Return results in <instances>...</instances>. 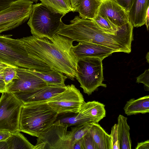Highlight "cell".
I'll list each match as a JSON object with an SVG mask.
<instances>
[{
    "mask_svg": "<svg viewBox=\"0 0 149 149\" xmlns=\"http://www.w3.org/2000/svg\"><path fill=\"white\" fill-rule=\"evenodd\" d=\"M68 25L63 23L57 34L73 41L102 45L112 49L114 52H131L133 27L129 22L120 27L114 34L105 32L93 20L77 16Z\"/></svg>",
    "mask_w": 149,
    "mask_h": 149,
    "instance_id": "cell-1",
    "label": "cell"
},
{
    "mask_svg": "<svg viewBox=\"0 0 149 149\" xmlns=\"http://www.w3.org/2000/svg\"><path fill=\"white\" fill-rule=\"evenodd\" d=\"M21 39L30 56L74 80L77 59L72 51L73 40L57 33L52 39L33 35Z\"/></svg>",
    "mask_w": 149,
    "mask_h": 149,
    "instance_id": "cell-2",
    "label": "cell"
},
{
    "mask_svg": "<svg viewBox=\"0 0 149 149\" xmlns=\"http://www.w3.org/2000/svg\"><path fill=\"white\" fill-rule=\"evenodd\" d=\"M11 35L0 34V61L16 68L49 71L53 69L43 61L29 54L21 38Z\"/></svg>",
    "mask_w": 149,
    "mask_h": 149,
    "instance_id": "cell-3",
    "label": "cell"
},
{
    "mask_svg": "<svg viewBox=\"0 0 149 149\" xmlns=\"http://www.w3.org/2000/svg\"><path fill=\"white\" fill-rule=\"evenodd\" d=\"M58 114L47 102L24 104L20 113L19 131L37 137L53 125Z\"/></svg>",
    "mask_w": 149,
    "mask_h": 149,
    "instance_id": "cell-4",
    "label": "cell"
},
{
    "mask_svg": "<svg viewBox=\"0 0 149 149\" xmlns=\"http://www.w3.org/2000/svg\"><path fill=\"white\" fill-rule=\"evenodd\" d=\"M65 15L55 12L41 3L33 5L27 24L33 36L52 39L62 26Z\"/></svg>",
    "mask_w": 149,
    "mask_h": 149,
    "instance_id": "cell-5",
    "label": "cell"
},
{
    "mask_svg": "<svg viewBox=\"0 0 149 149\" xmlns=\"http://www.w3.org/2000/svg\"><path fill=\"white\" fill-rule=\"evenodd\" d=\"M102 60L96 57H84L77 59L75 78L84 93L91 95L100 86L106 87L103 83Z\"/></svg>",
    "mask_w": 149,
    "mask_h": 149,
    "instance_id": "cell-6",
    "label": "cell"
},
{
    "mask_svg": "<svg viewBox=\"0 0 149 149\" xmlns=\"http://www.w3.org/2000/svg\"><path fill=\"white\" fill-rule=\"evenodd\" d=\"M23 103L12 93L6 91L0 98V131L11 133L19 131Z\"/></svg>",
    "mask_w": 149,
    "mask_h": 149,
    "instance_id": "cell-7",
    "label": "cell"
},
{
    "mask_svg": "<svg viewBox=\"0 0 149 149\" xmlns=\"http://www.w3.org/2000/svg\"><path fill=\"white\" fill-rule=\"evenodd\" d=\"M67 125L56 120L45 132L37 137L35 149H72V132Z\"/></svg>",
    "mask_w": 149,
    "mask_h": 149,
    "instance_id": "cell-8",
    "label": "cell"
},
{
    "mask_svg": "<svg viewBox=\"0 0 149 149\" xmlns=\"http://www.w3.org/2000/svg\"><path fill=\"white\" fill-rule=\"evenodd\" d=\"M33 2L28 0H18L0 11V33L14 29L29 18Z\"/></svg>",
    "mask_w": 149,
    "mask_h": 149,
    "instance_id": "cell-9",
    "label": "cell"
},
{
    "mask_svg": "<svg viewBox=\"0 0 149 149\" xmlns=\"http://www.w3.org/2000/svg\"><path fill=\"white\" fill-rule=\"evenodd\" d=\"M16 77L6 86V91L13 93L19 100L27 94L48 85L30 69L16 68Z\"/></svg>",
    "mask_w": 149,
    "mask_h": 149,
    "instance_id": "cell-10",
    "label": "cell"
},
{
    "mask_svg": "<svg viewBox=\"0 0 149 149\" xmlns=\"http://www.w3.org/2000/svg\"><path fill=\"white\" fill-rule=\"evenodd\" d=\"M84 102L83 95L72 84L67 86L64 91L47 102L58 114L79 113Z\"/></svg>",
    "mask_w": 149,
    "mask_h": 149,
    "instance_id": "cell-11",
    "label": "cell"
},
{
    "mask_svg": "<svg viewBox=\"0 0 149 149\" xmlns=\"http://www.w3.org/2000/svg\"><path fill=\"white\" fill-rule=\"evenodd\" d=\"M97 15L107 17L117 27L129 22L127 12L114 0H102Z\"/></svg>",
    "mask_w": 149,
    "mask_h": 149,
    "instance_id": "cell-12",
    "label": "cell"
},
{
    "mask_svg": "<svg viewBox=\"0 0 149 149\" xmlns=\"http://www.w3.org/2000/svg\"><path fill=\"white\" fill-rule=\"evenodd\" d=\"M72 51L77 59L84 57L98 58L102 60L114 51L106 47L86 42H80L73 46Z\"/></svg>",
    "mask_w": 149,
    "mask_h": 149,
    "instance_id": "cell-13",
    "label": "cell"
},
{
    "mask_svg": "<svg viewBox=\"0 0 149 149\" xmlns=\"http://www.w3.org/2000/svg\"><path fill=\"white\" fill-rule=\"evenodd\" d=\"M67 88L66 85L47 86L27 94L19 100L23 104L47 102L49 99L63 92Z\"/></svg>",
    "mask_w": 149,
    "mask_h": 149,
    "instance_id": "cell-14",
    "label": "cell"
},
{
    "mask_svg": "<svg viewBox=\"0 0 149 149\" xmlns=\"http://www.w3.org/2000/svg\"><path fill=\"white\" fill-rule=\"evenodd\" d=\"M149 8V0H135L127 13L129 21L133 27L145 24L146 12Z\"/></svg>",
    "mask_w": 149,
    "mask_h": 149,
    "instance_id": "cell-15",
    "label": "cell"
},
{
    "mask_svg": "<svg viewBox=\"0 0 149 149\" xmlns=\"http://www.w3.org/2000/svg\"><path fill=\"white\" fill-rule=\"evenodd\" d=\"M105 105L95 101L84 102L79 111L93 122L97 123L106 116Z\"/></svg>",
    "mask_w": 149,
    "mask_h": 149,
    "instance_id": "cell-16",
    "label": "cell"
},
{
    "mask_svg": "<svg viewBox=\"0 0 149 149\" xmlns=\"http://www.w3.org/2000/svg\"><path fill=\"white\" fill-rule=\"evenodd\" d=\"M88 132L98 149H111V140L108 134L98 123L92 122Z\"/></svg>",
    "mask_w": 149,
    "mask_h": 149,
    "instance_id": "cell-17",
    "label": "cell"
},
{
    "mask_svg": "<svg viewBox=\"0 0 149 149\" xmlns=\"http://www.w3.org/2000/svg\"><path fill=\"white\" fill-rule=\"evenodd\" d=\"M102 0H79L77 9L81 18L93 20L97 15Z\"/></svg>",
    "mask_w": 149,
    "mask_h": 149,
    "instance_id": "cell-18",
    "label": "cell"
},
{
    "mask_svg": "<svg viewBox=\"0 0 149 149\" xmlns=\"http://www.w3.org/2000/svg\"><path fill=\"white\" fill-rule=\"evenodd\" d=\"M125 113L127 116L149 112V95L137 99L132 98L127 101L124 108Z\"/></svg>",
    "mask_w": 149,
    "mask_h": 149,
    "instance_id": "cell-19",
    "label": "cell"
},
{
    "mask_svg": "<svg viewBox=\"0 0 149 149\" xmlns=\"http://www.w3.org/2000/svg\"><path fill=\"white\" fill-rule=\"evenodd\" d=\"M30 70L32 73L41 79L48 86H65V82L68 78L67 76L55 69L49 71Z\"/></svg>",
    "mask_w": 149,
    "mask_h": 149,
    "instance_id": "cell-20",
    "label": "cell"
},
{
    "mask_svg": "<svg viewBox=\"0 0 149 149\" xmlns=\"http://www.w3.org/2000/svg\"><path fill=\"white\" fill-rule=\"evenodd\" d=\"M127 118L119 115L118 118V134L120 149H131L130 128L127 122Z\"/></svg>",
    "mask_w": 149,
    "mask_h": 149,
    "instance_id": "cell-21",
    "label": "cell"
},
{
    "mask_svg": "<svg viewBox=\"0 0 149 149\" xmlns=\"http://www.w3.org/2000/svg\"><path fill=\"white\" fill-rule=\"evenodd\" d=\"M4 149H35L32 144L19 131L11 133L9 137L3 141Z\"/></svg>",
    "mask_w": 149,
    "mask_h": 149,
    "instance_id": "cell-22",
    "label": "cell"
},
{
    "mask_svg": "<svg viewBox=\"0 0 149 149\" xmlns=\"http://www.w3.org/2000/svg\"><path fill=\"white\" fill-rule=\"evenodd\" d=\"M56 120L67 125L68 127L75 126H81L87 123L93 122L80 112L77 113H68L58 114Z\"/></svg>",
    "mask_w": 149,
    "mask_h": 149,
    "instance_id": "cell-23",
    "label": "cell"
},
{
    "mask_svg": "<svg viewBox=\"0 0 149 149\" xmlns=\"http://www.w3.org/2000/svg\"><path fill=\"white\" fill-rule=\"evenodd\" d=\"M40 0L42 4L52 10L64 15L70 12H75L70 0Z\"/></svg>",
    "mask_w": 149,
    "mask_h": 149,
    "instance_id": "cell-24",
    "label": "cell"
},
{
    "mask_svg": "<svg viewBox=\"0 0 149 149\" xmlns=\"http://www.w3.org/2000/svg\"><path fill=\"white\" fill-rule=\"evenodd\" d=\"M93 20L103 31L107 33L116 34L120 27H117L107 17L98 15Z\"/></svg>",
    "mask_w": 149,
    "mask_h": 149,
    "instance_id": "cell-25",
    "label": "cell"
},
{
    "mask_svg": "<svg viewBox=\"0 0 149 149\" xmlns=\"http://www.w3.org/2000/svg\"><path fill=\"white\" fill-rule=\"evenodd\" d=\"M92 122L87 123L81 126L71 127L72 143L73 147L77 141L82 139L88 132Z\"/></svg>",
    "mask_w": 149,
    "mask_h": 149,
    "instance_id": "cell-26",
    "label": "cell"
},
{
    "mask_svg": "<svg viewBox=\"0 0 149 149\" xmlns=\"http://www.w3.org/2000/svg\"><path fill=\"white\" fill-rule=\"evenodd\" d=\"M16 68L8 67L5 68L3 72V81L6 85L11 82L17 76Z\"/></svg>",
    "mask_w": 149,
    "mask_h": 149,
    "instance_id": "cell-27",
    "label": "cell"
},
{
    "mask_svg": "<svg viewBox=\"0 0 149 149\" xmlns=\"http://www.w3.org/2000/svg\"><path fill=\"white\" fill-rule=\"evenodd\" d=\"M82 149H98L94 140L88 132L82 138Z\"/></svg>",
    "mask_w": 149,
    "mask_h": 149,
    "instance_id": "cell-28",
    "label": "cell"
},
{
    "mask_svg": "<svg viewBox=\"0 0 149 149\" xmlns=\"http://www.w3.org/2000/svg\"><path fill=\"white\" fill-rule=\"evenodd\" d=\"M110 135L111 140V149H120L117 124H115L111 128Z\"/></svg>",
    "mask_w": 149,
    "mask_h": 149,
    "instance_id": "cell-29",
    "label": "cell"
},
{
    "mask_svg": "<svg viewBox=\"0 0 149 149\" xmlns=\"http://www.w3.org/2000/svg\"><path fill=\"white\" fill-rule=\"evenodd\" d=\"M136 82L142 83L144 85L146 90H149V69L146 70L144 72L136 78Z\"/></svg>",
    "mask_w": 149,
    "mask_h": 149,
    "instance_id": "cell-30",
    "label": "cell"
},
{
    "mask_svg": "<svg viewBox=\"0 0 149 149\" xmlns=\"http://www.w3.org/2000/svg\"><path fill=\"white\" fill-rule=\"evenodd\" d=\"M123 8L126 11L129 12L135 0H114Z\"/></svg>",
    "mask_w": 149,
    "mask_h": 149,
    "instance_id": "cell-31",
    "label": "cell"
},
{
    "mask_svg": "<svg viewBox=\"0 0 149 149\" xmlns=\"http://www.w3.org/2000/svg\"><path fill=\"white\" fill-rule=\"evenodd\" d=\"M136 149H149V140L138 143Z\"/></svg>",
    "mask_w": 149,
    "mask_h": 149,
    "instance_id": "cell-32",
    "label": "cell"
},
{
    "mask_svg": "<svg viewBox=\"0 0 149 149\" xmlns=\"http://www.w3.org/2000/svg\"><path fill=\"white\" fill-rule=\"evenodd\" d=\"M9 132L0 131V141H5L10 136Z\"/></svg>",
    "mask_w": 149,
    "mask_h": 149,
    "instance_id": "cell-33",
    "label": "cell"
},
{
    "mask_svg": "<svg viewBox=\"0 0 149 149\" xmlns=\"http://www.w3.org/2000/svg\"><path fill=\"white\" fill-rule=\"evenodd\" d=\"M72 149H82V138L77 141L74 143Z\"/></svg>",
    "mask_w": 149,
    "mask_h": 149,
    "instance_id": "cell-34",
    "label": "cell"
},
{
    "mask_svg": "<svg viewBox=\"0 0 149 149\" xmlns=\"http://www.w3.org/2000/svg\"><path fill=\"white\" fill-rule=\"evenodd\" d=\"M79 0H70L71 6L75 12H77V9Z\"/></svg>",
    "mask_w": 149,
    "mask_h": 149,
    "instance_id": "cell-35",
    "label": "cell"
},
{
    "mask_svg": "<svg viewBox=\"0 0 149 149\" xmlns=\"http://www.w3.org/2000/svg\"><path fill=\"white\" fill-rule=\"evenodd\" d=\"M6 86L4 81L0 79V93H2L6 91Z\"/></svg>",
    "mask_w": 149,
    "mask_h": 149,
    "instance_id": "cell-36",
    "label": "cell"
},
{
    "mask_svg": "<svg viewBox=\"0 0 149 149\" xmlns=\"http://www.w3.org/2000/svg\"><path fill=\"white\" fill-rule=\"evenodd\" d=\"M149 8L147 10L146 15L145 17V24L146 25L148 31V30L149 24Z\"/></svg>",
    "mask_w": 149,
    "mask_h": 149,
    "instance_id": "cell-37",
    "label": "cell"
},
{
    "mask_svg": "<svg viewBox=\"0 0 149 149\" xmlns=\"http://www.w3.org/2000/svg\"><path fill=\"white\" fill-rule=\"evenodd\" d=\"M8 67H14L0 61V72L3 71L5 68Z\"/></svg>",
    "mask_w": 149,
    "mask_h": 149,
    "instance_id": "cell-38",
    "label": "cell"
},
{
    "mask_svg": "<svg viewBox=\"0 0 149 149\" xmlns=\"http://www.w3.org/2000/svg\"><path fill=\"white\" fill-rule=\"evenodd\" d=\"M3 70L2 71L0 72V79L3 80Z\"/></svg>",
    "mask_w": 149,
    "mask_h": 149,
    "instance_id": "cell-39",
    "label": "cell"
},
{
    "mask_svg": "<svg viewBox=\"0 0 149 149\" xmlns=\"http://www.w3.org/2000/svg\"><path fill=\"white\" fill-rule=\"evenodd\" d=\"M149 52H148L146 56V58L147 59V62L149 63Z\"/></svg>",
    "mask_w": 149,
    "mask_h": 149,
    "instance_id": "cell-40",
    "label": "cell"
},
{
    "mask_svg": "<svg viewBox=\"0 0 149 149\" xmlns=\"http://www.w3.org/2000/svg\"><path fill=\"white\" fill-rule=\"evenodd\" d=\"M28 0L31 1L33 2H37L39 0Z\"/></svg>",
    "mask_w": 149,
    "mask_h": 149,
    "instance_id": "cell-41",
    "label": "cell"
}]
</instances>
